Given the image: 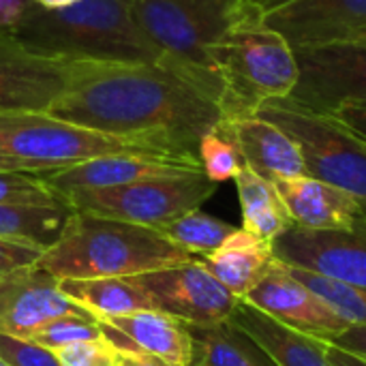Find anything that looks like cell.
I'll list each match as a JSON object with an SVG mask.
<instances>
[{
    "label": "cell",
    "mask_w": 366,
    "mask_h": 366,
    "mask_svg": "<svg viewBox=\"0 0 366 366\" xmlns=\"http://www.w3.org/2000/svg\"><path fill=\"white\" fill-rule=\"evenodd\" d=\"M193 259L159 229L71 210L60 238L36 266L62 281L135 277Z\"/></svg>",
    "instance_id": "7a4b0ae2"
},
{
    "label": "cell",
    "mask_w": 366,
    "mask_h": 366,
    "mask_svg": "<svg viewBox=\"0 0 366 366\" xmlns=\"http://www.w3.org/2000/svg\"><path fill=\"white\" fill-rule=\"evenodd\" d=\"M191 172H204L202 163L176 159L167 154H146V152H114L94 157L75 165L60 169L41 172L47 184L60 195L81 189H109L122 187L148 178L180 176Z\"/></svg>",
    "instance_id": "9a60e30c"
},
{
    "label": "cell",
    "mask_w": 366,
    "mask_h": 366,
    "mask_svg": "<svg viewBox=\"0 0 366 366\" xmlns=\"http://www.w3.org/2000/svg\"><path fill=\"white\" fill-rule=\"evenodd\" d=\"M47 114L193 161L199 139L223 118L210 97L159 64L90 58L73 60L66 88Z\"/></svg>",
    "instance_id": "6da1fadb"
},
{
    "label": "cell",
    "mask_w": 366,
    "mask_h": 366,
    "mask_svg": "<svg viewBox=\"0 0 366 366\" xmlns=\"http://www.w3.org/2000/svg\"><path fill=\"white\" fill-rule=\"evenodd\" d=\"M298 227L352 229L366 219V204L352 193L311 176L274 182Z\"/></svg>",
    "instance_id": "d6986e66"
},
{
    "label": "cell",
    "mask_w": 366,
    "mask_h": 366,
    "mask_svg": "<svg viewBox=\"0 0 366 366\" xmlns=\"http://www.w3.org/2000/svg\"><path fill=\"white\" fill-rule=\"evenodd\" d=\"M60 290L94 317H116L157 309L152 298L133 277L112 279H62Z\"/></svg>",
    "instance_id": "7402d4cb"
},
{
    "label": "cell",
    "mask_w": 366,
    "mask_h": 366,
    "mask_svg": "<svg viewBox=\"0 0 366 366\" xmlns=\"http://www.w3.org/2000/svg\"><path fill=\"white\" fill-rule=\"evenodd\" d=\"M60 281L43 268H19L0 279V332L26 337L58 315L94 317L73 302L58 285Z\"/></svg>",
    "instance_id": "2e32d148"
},
{
    "label": "cell",
    "mask_w": 366,
    "mask_h": 366,
    "mask_svg": "<svg viewBox=\"0 0 366 366\" xmlns=\"http://www.w3.org/2000/svg\"><path fill=\"white\" fill-rule=\"evenodd\" d=\"M229 322L253 337L279 366H332L324 339L287 328L242 300Z\"/></svg>",
    "instance_id": "ffe728a7"
},
{
    "label": "cell",
    "mask_w": 366,
    "mask_h": 366,
    "mask_svg": "<svg viewBox=\"0 0 366 366\" xmlns=\"http://www.w3.org/2000/svg\"><path fill=\"white\" fill-rule=\"evenodd\" d=\"M219 124L238 146L244 167L257 176L272 182L307 176L298 144L279 124L257 114L223 116Z\"/></svg>",
    "instance_id": "ac0fdd59"
},
{
    "label": "cell",
    "mask_w": 366,
    "mask_h": 366,
    "mask_svg": "<svg viewBox=\"0 0 366 366\" xmlns=\"http://www.w3.org/2000/svg\"><path fill=\"white\" fill-rule=\"evenodd\" d=\"M330 116L339 118L345 127H350L356 135H360L366 142V101L345 103Z\"/></svg>",
    "instance_id": "836d02e7"
},
{
    "label": "cell",
    "mask_w": 366,
    "mask_h": 366,
    "mask_svg": "<svg viewBox=\"0 0 366 366\" xmlns=\"http://www.w3.org/2000/svg\"><path fill=\"white\" fill-rule=\"evenodd\" d=\"M62 366H118V347L105 339H90L56 350Z\"/></svg>",
    "instance_id": "4dcf8cb0"
},
{
    "label": "cell",
    "mask_w": 366,
    "mask_h": 366,
    "mask_svg": "<svg viewBox=\"0 0 366 366\" xmlns=\"http://www.w3.org/2000/svg\"><path fill=\"white\" fill-rule=\"evenodd\" d=\"M214 193L217 182L204 172H191L109 189H81L64 193L62 197L71 210L159 229L161 225L197 210Z\"/></svg>",
    "instance_id": "ba28073f"
},
{
    "label": "cell",
    "mask_w": 366,
    "mask_h": 366,
    "mask_svg": "<svg viewBox=\"0 0 366 366\" xmlns=\"http://www.w3.org/2000/svg\"><path fill=\"white\" fill-rule=\"evenodd\" d=\"M32 2L43 6V9H66V6L77 4L79 0H32Z\"/></svg>",
    "instance_id": "ab89813d"
},
{
    "label": "cell",
    "mask_w": 366,
    "mask_h": 366,
    "mask_svg": "<svg viewBox=\"0 0 366 366\" xmlns=\"http://www.w3.org/2000/svg\"><path fill=\"white\" fill-rule=\"evenodd\" d=\"M249 6V0H133V17L165 54L163 69L184 77L221 107L223 84L212 45Z\"/></svg>",
    "instance_id": "277c9868"
},
{
    "label": "cell",
    "mask_w": 366,
    "mask_h": 366,
    "mask_svg": "<svg viewBox=\"0 0 366 366\" xmlns=\"http://www.w3.org/2000/svg\"><path fill=\"white\" fill-rule=\"evenodd\" d=\"M114 152L176 157L150 142L92 131L47 112H0V154L26 161L39 172L60 169Z\"/></svg>",
    "instance_id": "8992f818"
},
{
    "label": "cell",
    "mask_w": 366,
    "mask_h": 366,
    "mask_svg": "<svg viewBox=\"0 0 366 366\" xmlns=\"http://www.w3.org/2000/svg\"><path fill=\"white\" fill-rule=\"evenodd\" d=\"M118 366H176L159 356L139 352V350H124L118 347Z\"/></svg>",
    "instance_id": "d590c367"
},
{
    "label": "cell",
    "mask_w": 366,
    "mask_h": 366,
    "mask_svg": "<svg viewBox=\"0 0 366 366\" xmlns=\"http://www.w3.org/2000/svg\"><path fill=\"white\" fill-rule=\"evenodd\" d=\"M274 257L320 277L366 287V219L352 229L292 225L272 240Z\"/></svg>",
    "instance_id": "8fae6325"
},
{
    "label": "cell",
    "mask_w": 366,
    "mask_h": 366,
    "mask_svg": "<svg viewBox=\"0 0 366 366\" xmlns=\"http://www.w3.org/2000/svg\"><path fill=\"white\" fill-rule=\"evenodd\" d=\"M328 360L332 366H366V358L354 354V352H347V350H341L332 343H328Z\"/></svg>",
    "instance_id": "74e56055"
},
{
    "label": "cell",
    "mask_w": 366,
    "mask_h": 366,
    "mask_svg": "<svg viewBox=\"0 0 366 366\" xmlns=\"http://www.w3.org/2000/svg\"><path fill=\"white\" fill-rule=\"evenodd\" d=\"M292 274L311 287L332 311H337L350 326H366V287L339 283L315 272L290 266Z\"/></svg>",
    "instance_id": "4316f807"
},
{
    "label": "cell",
    "mask_w": 366,
    "mask_h": 366,
    "mask_svg": "<svg viewBox=\"0 0 366 366\" xmlns=\"http://www.w3.org/2000/svg\"><path fill=\"white\" fill-rule=\"evenodd\" d=\"M0 172H34V174H41L34 165L19 161V159L2 157V154H0Z\"/></svg>",
    "instance_id": "f35d334b"
},
{
    "label": "cell",
    "mask_w": 366,
    "mask_h": 366,
    "mask_svg": "<svg viewBox=\"0 0 366 366\" xmlns=\"http://www.w3.org/2000/svg\"><path fill=\"white\" fill-rule=\"evenodd\" d=\"M0 358L11 366H62L56 352L28 339L0 332Z\"/></svg>",
    "instance_id": "1f68e13d"
},
{
    "label": "cell",
    "mask_w": 366,
    "mask_h": 366,
    "mask_svg": "<svg viewBox=\"0 0 366 366\" xmlns=\"http://www.w3.org/2000/svg\"><path fill=\"white\" fill-rule=\"evenodd\" d=\"M249 2H251V4H253V6H257V4H259V2H262V0H249Z\"/></svg>",
    "instance_id": "b9f144b4"
},
{
    "label": "cell",
    "mask_w": 366,
    "mask_h": 366,
    "mask_svg": "<svg viewBox=\"0 0 366 366\" xmlns=\"http://www.w3.org/2000/svg\"><path fill=\"white\" fill-rule=\"evenodd\" d=\"M0 204L49 208L66 206L64 197L34 172H0Z\"/></svg>",
    "instance_id": "f1b7e54d"
},
{
    "label": "cell",
    "mask_w": 366,
    "mask_h": 366,
    "mask_svg": "<svg viewBox=\"0 0 366 366\" xmlns=\"http://www.w3.org/2000/svg\"><path fill=\"white\" fill-rule=\"evenodd\" d=\"M234 180L242 210V229L272 242L294 225L290 210L272 180L257 176L249 167H242Z\"/></svg>",
    "instance_id": "603a6c76"
},
{
    "label": "cell",
    "mask_w": 366,
    "mask_h": 366,
    "mask_svg": "<svg viewBox=\"0 0 366 366\" xmlns=\"http://www.w3.org/2000/svg\"><path fill=\"white\" fill-rule=\"evenodd\" d=\"M43 253H45V249H41L36 244L0 238V279L19 268L34 266Z\"/></svg>",
    "instance_id": "d6a6232c"
},
{
    "label": "cell",
    "mask_w": 366,
    "mask_h": 366,
    "mask_svg": "<svg viewBox=\"0 0 366 366\" xmlns=\"http://www.w3.org/2000/svg\"><path fill=\"white\" fill-rule=\"evenodd\" d=\"M294 51L298 81L287 99L320 114H335L345 103L366 101V43H335Z\"/></svg>",
    "instance_id": "9c48e42d"
},
{
    "label": "cell",
    "mask_w": 366,
    "mask_h": 366,
    "mask_svg": "<svg viewBox=\"0 0 366 366\" xmlns=\"http://www.w3.org/2000/svg\"><path fill=\"white\" fill-rule=\"evenodd\" d=\"M32 0H0V28H13Z\"/></svg>",
    "instance_id": "8d00e7d4"
},
{
    "label": "cell",
    "mask_w": 366,
    "mask_h": 366,
    "mask_svg": "<svg viewBox=\"0 0 366 366\" xmlns=\"http://www.w3.org/2000/svg\"><path fill=\"white\" fill-rule=\"evenodd\" d=\"M9 30L24 45L47 56L159 66L165 60V54L135 21L133 0H79L66 9H43L30 2Z\"/></svg>",
    "instance_id": "3957f363"
},
{
    "label": "cell",
    "mask_w": 366,
    "mask_h": 366,
    "mask_svg": "<svg viewBox=\"0 0 366 366\" xmlns=\"http://www.w3.org/2000/svg\"><path fill=\"white\" fill-rule=\"evenodd\" d=\"M283 2H290V0H262L257 4V9L264 11V9H270V6H277V4H283Z\"/></svg>",
    "instance_id": "60d3db41"
},
{
    "label": "cell",
    "mask_w": 366,
    "mask_h": 366,
    "mask_svg": "<svg viewBox=\"0 0 366 366\" xmlns=\"http://www.w3.org/2000/svg\"><path fill=\"white\" fill-rule=\"evenodd\" d=\"M99 337H103V330H101L97 317L58 315V317L41 324L32 332H28L24 339H28V341H32V343H36L41 347H47V350L56 352V350L66 347L71 343L90 341V339H99Z\"/></svg>",
    "instance_id": "f546056e"
},
{
    "label": "cell",
    "mask_w": 366,
    "mask_h": 366,
    "mask_svg": "<svg viewBox=\"0 0 366 366\" xmlns=\"http://www.w3.org/2000/svg\"><path fill=\"white\" fill-rule=\"evenodd\" d=\"M71 214L69 206H15L0 204V238L49 249L62 234Z\"/></svg>",
    "instance_id": "d4e9b609"
},
{
    "label": "cell",
    "mask_w": 366,
    "mask_h": 366,
    "mask_svg": "<svg viewBox=\"0 0 366 366\" xmlns=\"http://www.w3.org/2000/svg\"><path fill=\"white\" fill-rule=\"evenodd\" d=\"M133 281L146 290L157 311H163L191 328L227 322L240 302L202 266L197 257L187 264L135 274Z\"/></svg>",
    "instance_id": "30bf717a"
},
{
    "label": "cell",
    "mask_w": 366,
    "mask_h": 366,
    "mask_svg": "<svg viewBox=\"0 0 366 366\" xmlns=\"http://www.w3.org/2000/svg\"><path fill=\"white\" fill-rule=\"evenodd\" d=\"M191 330L197 341L195 366H279L253 337L229 320Z\"/></svg>",
    "instance_id": "cb8c5ba5"
},
{
    "label": "cell",
    "mask_w": 366,
    "mask_h": 366,
    "mask_svg": "<svg viewBox=\"0 0 366 366\" xmlns=\"http://www.w3.org/2000/svg\"><path fill=\"white\" fill-rule=\"evenodd\" d=\"M242 302L259 309L287 328L320 339H330L350 328V324L332 311L311 287L298 281L290 266L274 259L264 279L242 298Z\"/></svg>",
    "instance_id": "5bb4252c"
},
{
    "label": "cell",
    "mask_w": 366,
    "mask_h": 366,
    "mask_svg": "<svg viewBox=\"0 0 366 366\" xmlns=\"http://www.w3.org/2000/svg\"><path fill=\"white\" fill-rule=\"evenodd\" d=\"M212 60L223 84V116L255 114L268 101L287 99L298 81L294 47L253 4L212 45Z\"/></svg>",
    "instance_id": "5b68a950"
},
{
    "label": "cell",
    "mask_w": 366,
    "mask_h": 366,
    "mask_svg": "<svg viewBox=\"0 0 366 366\" xmlns=\"http://www.w3.org/2000/svg\"><path fill=\"white\" fill-rule=\"evenodd\" d=\"M238 227H234L217 217H210V214L202 212L199 208L159 227V232L167 240H172L182 251L191 253L193 257H204V255L212 253Z\"/></svg>",
    "instance_id": "484cf974"
},
{
    "label": "cell",
    "mask_w": 366,
    "mask_h": 366,
    "mask_svg": "<svg viewBox=\"0 0 366 366\" xmlns=\"http://www.w3.org/2000/svg\"><path fill=\"white\" fill-rule=\"evenodd\" d=\"M294 49L366 43V0H290L262 11Z\"/></svg>",
    "instance_id": "4fadbf2b"
},
{
    "label": "cell",
    "mask_w": 366,
    "mask_h": 366,
    "mask_svg": "<svg viewBox=\"0 0 366 366\" xmlns=\"http://www.w3.org/2000/svg\"><path fill=\"white\" fill-rule=\"evenodd\" d=\"M197 259L229 294L242 300L264 279L277 257L272 242L238 227L219 249Z\"/></svg>",
    "instance_id": "44dd1931"
},
{
    "label": "cell",
    "mask_w": 366,
    "mask_h": 366,
    "mask_svg": "<svg viewBox=\"0 0 366 366\" xmlns=\"http://www.w3.org/2000/svg\"><path fill=\"white\" fill-rule=\"evenodd\" d=\"M257 116L279 124L298 144L307 176L339 187L366 204V142L330 114L292 99L259 105Z\"/></svg>",
    "instance_id": "52a82bcc"
},
{
    "label": "cell",
    "mask_w": 366,
    "mask_h": 366,
    "mask_svg": "<svg viewBox=\"0 0 366 366\" xmlns=\"http://www.w3.org/2000/svg\"><path fill=\"white\" fill-rule=\"evenodd\" d=\"M73 60L34 51L0 28V112H47L66 88Z\"/></svg>",
    "instance_id": "7c38bea8"
},
{
    "label": "cell",
    "mask_w": 366,
    "mask_h": 366,
    "mask_svg": "<svg viewBox=\"0 0 366 366\" xmlns=\"http://www.w3.org/2000/svg\"><path fill=\"white\" fill-rule=\"evenodd\" d=\"M197 157L202 163L204 174L212 180V182H225V180H234L242 167L244 161L240 157L238 146L234 144V139L221 129V124H217L214 129H210L197 146Z\"/></svg>",
    "instance_id": "83f0119b"
},
{
    "label": "cell",
    "mask_w": 366,
    "mask_h": 366,
    "mask_svg": "<svg viewBox=\"0 0 366 366\" xmlns=\"http://www.w3.org/2000/svg\"><path fill=\"white\" fill-rule=\"evenodd\" d=\"M324 341H328V343H332V345H337L341 350L354 352V354L366 358V326H350L341 335L324 339Z\"/></svg>",
    "instance_id": "e575fe53"
},
{
    "label": "cell",
    "mask_w": 366,
    "mask_h": 366,
    "mask_svg": "<svg viewBox=\"0 0 366 366\" xmlns=\"http://www.w3.org/2000/svg\"><path fill=\"white\" fill-rule=\"evenodd\" d=\"M103 337L116 347L139 350L176 366H195L197 341L189 324L150 309L116 317H97Z\"/></svg>",
    "instance_id": "e0dca14e"
},
{
    "label": "cell",
    "mask_w": 366,
    "mask_h": 366,
    "mask_svg": "<svg viewBox=\"0 0 366 366\" xmlns=\"http://www.w3.org/2000/svg\"><path fill=\"white\" fill-rule=\"evenodd\" d=\"M0 366H11V365H9V362H4V360L0 358Z\"/></svg>",
    "instance_id": "7bdbcfd3"
}]
</instances>
